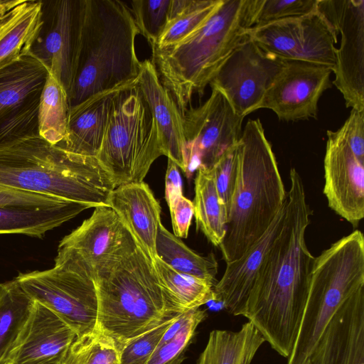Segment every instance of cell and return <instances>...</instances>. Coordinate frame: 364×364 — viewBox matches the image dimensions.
I'll return each mask as SVG.
<instances>
[{
	"mask_svg": "<svg viewBox=\"0 0 364 364\" xmlns=\"http://www.w3.org/2000/svg\"><path fill=\"white\" fill-rule=\"evenodd\" d=\"M284 227L259 271L242 316L272 349L287 358L293 348L306 302L315 257L306 243L312 215L303 180L290 170Z\"/></svg>",
	"mask_w": 364,
	"mask_h": 364,
	"instance_id": "1",
	"label": "cell"
},
{
	"mask_svg": "<svg viewBox=\"0 0 364 364\" xmlns=\"http://www.w3.org/2000/svg\"><path fill=\"white\" fill-rule=\"evenodd\" d=\"M257 0H223L211 16L188 37L173 45L151 47L153 64L181 114L193 95L208 85L254 26Z\"/></svg>",
	"mask_w": 364,
	"mask_h": 364,
	"instance_id": "2",
	"label": "cell"
},
{
	"mask_svg": "<svg viewBox=\"0 0 364 364\" xmlns=\"http://www.w3.org/2000/svg\"><path fill=\"white\" fill-rule=\"evenodd\" d=\"M0 184L97 206H107L115 188L95 157L68 151L39 134L0 144Z\"/></svg>",
	"mask_w": 364,
	"mask_h": 364,
	"instance_id": "3",
	"label": "cell"
},
{
	"mask_svg": "<svg viewBox=\"0 0 364 364\" xmlns=\"http://www.w3.org/2000/svg\"><path fill=\"white\" fill-rule=\"evenodd\" d=\"M238 169L225 238L226 263L240 259L264 234L286 202L278 164L259 119L247 122L238 141Z\"/></svg>",
	"mask_w": 364,
	"mask_h": 364,
	"instance_id": "4",
	"label": "cell"
},
{
	"mask_svg": "<svg viewBox=\"0 0 364 364\" xmlns=\"http://www.w3.org/2000/svg\"><path fill=\"white\" fill-rule=\"evenodd\" d=\"M97 297L95 328L123 345L177 314L168 304L153 265L135 241L92 276Z\"/></svg>",
	"mask_w": 364,
	"mask_h": 364,
	"instance_id": "5",
	"label": "cell"
},
{
	"mask_svg": "<svg viewBox=\"0 0 364 364\" xmlns=\"http://www.w3.org/2000/svg\"><path fill=\"white\" fill-rule=\"evenodd\" d=\"M139 33L126 2L86 0L70 107L137 80L141 67L135 50Z\"/></svg>",
	"mask_w": 364,
	"mask_h": 364,
	"instance_id": "6",
	"label": "cell"
},
{
	"mask_svg": "<svg viewBox=\"0 0 364 364\" xmlns=\"http://www.w3.org/2000/svg\"><path fill=\"white\" fill-rule=\"evenodd\" d=\"M364 287V236L355 230L315 257L308 296L287 364H306L329 322Z\"/></svg>",
	"mask_w": 364,
	"mask_h": 364,
	"instance_id": "7",
	"label": "cell"
},
{
	"mask_svg": "<svg viewBox=\"0 0 364 364\" xmlns=\"http://www.w3.org/2000/svg\"><path fill=\"white\" fill-rule=\"evenodd\" d=\"M164 151L159 129L137 80L116 93L107 127L96 155L115 188L141 182Z\"/></svg>",
	"mask_w": 364,
	"mask_h": 364,
	"instance_id": "8",
	"label": "cell"
},
{
	"mask_svg": "<svg viewBox=\"0 0 364 364\" xmlns=\"http://www.w3.org/2000/svg\"><path fill=\"white\" fill-rule=\"evenodd\" d=\"M31 298L58 314L77 336L95 328L97 297L90 276L55 259L53 267L15 277Z\"/></svg>",
	"mask_w": 364,
	"mask_h": 364,
	"instance_id": "9",
	"label": "cell"
},
{
	"mask_svg": "<svg viewBox=\"0 0 364 364\" xmlns=\"http://www.w3.org/2000/svg\"><path fill=\"white\" fill-rule=\"evenodd\" d=\"M265 52L285 60H299L333 68L338 35L316 9L302 16L281 19L248 31Z\"/></svg>",
	"mask_w": 364,
	"mask_h": 364,
	"instance_id": "10",
	"label": "cell"
},
{
	"mask_svg": "<svg viewBox=\"0 0 364 364\" xmlns=\"http://www.w3.org/2000/svg\"><path fill=\"white\" fill-rule=\"evenodd\" d=\"M42 1V26L31 53L58 80L69 97L76 73L86 0Z\"/></svg>",
	"mask_w": 364,
	"mask_h": 364,
	"instance_id": "11",
	"label": "cell"
},
{
	"mask_svg": "<svg viewBox=\"0 0 364 364\" xmlns=\"http://www.w3.org/2000/svg\"><path fill=\"white\" fill-rule=\"evenodd\" d=\"M316 10L341 35L333 84L347 107L364 111V0H317Z\"/></svg>",
	"mask_w": 364,
	"mask_h": 364,
	"instance_id": "12",
	"label": "cell"
},
{
	"mask_svg": "<svg viewBox=\"0 0 364 364\" xmlns=\"http://www.w3.org/2000/svg\"><path fill=\"white\" fill-rule=\"evenodd\" d=\"M211 90L203 104L191 106L182 115L188 177L200 166L212 167L226 150L238 143L242 132L244 118L235 112L220 91Z\"/></svg>",
	"mask_w": 364,
	"mask_h": 364,
	"instance_id": "13",
	"label": "cell"
},
{
	"mask_svg": "<svg viewBox=\"0 0 364 364\" xmlns=\"http://www.w3.org/2000/svg\"><path fill=\"white\" fill-rule=\"evenodd\" d=\"M284 63L285 60L264 51L248 35L209 85L220 91L235 112L245 118L259 109Z\"/></svg>",
	"mask_w": 364,
	"mask_h": 364,
	"instance_id": "14",
	"label": "cell"
},
{
	"mask_svg": "<svg viewBox=\"0 0 364 364\" xmlns=\"http://www.w3.org/2000/svg\"><path fill=\"white\" fill-rule=\"evenodd\" d=\"M134 242L117 214L108 206L99 205L61 240L55 258L92 277L97 267L124 253Z\"/></svg>",
	"mask_w": 364,
	"mask_h": 364,
	"instance_id": "15",
	"label": "cell"
},
{
	"mask_svg": "<svg viewBox=\"0 0 364 364\" xmlns=\"http://www.w3.org/2000/svg\"><path fill=\"white\" fill-rule=\"evenodd\" d=\"M333 68L299 60L285 63L269 89L259 109L272 110L281 120L316 119L318 100L331 85Z\"/></svg>",
	"mask_w": 364,
	"mask_h": 364,
	"instance_id": "16",
	"label": "cell"
},
{
	"mask_svg": "<svg viewBox=\"0 0 364 364\" xmlns=\"http://www.w3.org/2000/svg\"><path fill=\"white\" fill-rule=\"evenodd\" d=\"M326 134L323 193L329 208L357 227L364 217V161L353 153L340 129Z\"/></svg>",
	"mask_w": 364,
	"mask_h": 364,
	"instance_id": "17",
	"label": "cell"
},
{
	"mask_svg": "<svg viewBox=\"0 0 364 364\" xmlns=\"http://www.w3.org/2000/svg\"><path fill=\"white\" fill-rule=\"evenodd\" d=\"M76 337L75 331L58 314L34 301L0 364L59 363Z\"/></svg>",
	"mask_w": 364,
	"mask_h": 364,
	"instance_id": "18",
	"label": "cell"
},
{
	"mask_svg": "<svg viewBox=\"0 0 364 364\" xmlns=\"http://www.w3.org/2000/svg\"><path fill=\"white\" fill-rule=\"evenodd\" d=\"M306 364H364V287L332 318Z\"/></svg>",
	"mask_w": 364,
	"mask_h": 364,
	"instance_id": "19",
	"label": "cell"
},
{
	"mask_svg": "<svg viewBox=\"0 0 364 364\" xmlns=\"http://www.w3.org/2000/svg\"><path fill=\"white\" fill-rule=\"evenodd\" d=\"M286 203L264 234L240 259L226 263L221 279L213 287L215 299L234 316H242L257 275L266 263L286 220Z\"/></svg>",
	"mask_w": 364,
	"mask_h": 364,
	"instance_id": "20",
	"label": "cell"
},
{
	"mask_svg": "<svg viewBox=\"0 0 364 364\" xmlns=\"http://www.w3.org/2000/svg\"><path fill=\"white\" fill-rule=\"evenodd\" d=\"M48 74L47 67L31 53L0 68V125L38 109Z\"/></svg>",
	"mask_w": 364,
	"mask_h": 364,
	"instance_id": "21",
	"label": "cell"
},
{
	"mask_svg": "<svg viewBox=\"0 0 364 364\" xmlns=\"http://www.w3.org/2000/svg\"><path fill=\"white\" fill-rule=\"evenodd\" d=\"M107 204L153 263L161 209L149 186L144 181L119 186L109 193Z\"/></svg>",
	"mask_w": 364,
	"mask_h": 364,
	"instance_id": "22",
	"label": "cell"
},
{
	"mask_svg": "<svg viewBox=\"0 0 364 364\" xmlns=\"http://www.w3.org/2000/svg\"><path fill=\"white\" fill-rule=\"evenodd\" d=\"M137 83L159 129L164 156L186 173V142L182 116L172 96L160 82L150 60L141 62Z\"/></svg>",
	"mask_w": 364,
	"mask_h": 364,
	"instance_id": "23",
	"label": "cell"
},
{
	"mask_svg": "<svg viewBox=\"0 0 364 364\" xmlns=\"http://www.w3.org/2000/svg\"><path fill=\"white\" fill-rule=\"evenodd\" d=\"M121 87L96 94L70 107L67 137L58 146L72 153L95 157L107 127L114 97Z\"/></svg>",
	"mask_w": 364,
	"mask_h": 364,
	"instance_id": "24",
	"label": "cell"
},
{
	"mask_svg": "<svg viewBox=\"0 0 364 364\" xmlns=\"http://www.w3.org/2000/svg\"><path fill=\"white\" fill-rule=\"evenodd\" d=\"M95 207L75 201L49 207L0 206V234L42 237L85 210Z\"/></svg>",
	"mask_w": 364,
	"mask_h": 364,
	"instance_id": "25",
	"label": "cell"
},
{
	"mask_svg": "<svg viewBox=\"0 0 364 364\" xmlns=\"http://www.w3.org/2000/svg\"><path fill=\"white\" fill-rule=\"evenodd\" d=\"M42 1H21L0 19V68L31 53L42 26Z\"/></svg>",
	"mask_w": 364,
	"mask_h": 364,
	"instance_id": "26",
	"label": "cell"
},
{
	"mask_svg": "<svg viewBox=\"0 0 364 364\" xmlns=\"http://www.w3.org/2000/svg\"><path fill=\"white\" fill-rule=\"evenodd\" d=\"M264 342L250 321L237 331L213 330L196 364H250Z\"/></svg>",
	"mask_w": 364,
	"mask_h": 364,
	"instance_id": "27",
	"label": "cell"
},
{
	"mask_svg": "<svg viewBox=\"0 0 364 364\" xmlns=\"http://www.w3.org/2000/svg\"><path fill=\"white\" fill-rule=\"evenodd\" d=\"M193 203L197 230L219 247L226 234L228 215L217 192L212 167L197 168Z\"/></svg>",
	"mask_w": 364,
	"mask_h": 364,
	"instance_id": "28",
	"label": "cell"
},
{
	"mask_svg": "<svg viewBox=\"0 0 364 364\" xmlns=\"http://www.w3.org/2000/svg\"><path fill=\"white\" fill-rule=\"evenodd\" d=\"M153 265L164 294L175 312L198 309L215 299L214 284L178 272L157 257Z\"/></svg>",
	"mask_w": 364,
	"mask_h": 364,
	"instance_id": "29",
	"label": "cell"
},
{
	"mask_svg": "<svg viewBox=\"0 0 364 364\" xmlns=\"http://www.w3.org/2000/svg\"><path fill=\"white\" fill-rule=\"evenodd\" d=\"M156 257L176 271L205 280L215 286L218 262L213 253L201 256L161 223L156 239Z\"/></svg>",
	"mask_w": 364,
	"mask_h": 364,
	"instance_id": "30",
	"label": "cell"
},
{
	"mask_svg": "<svg viewBox=\"0 0 364 364\" xmlns=\"http://www.w3.org/2000/svg\"><path fill=\"white\" fill-rule=\"evenodd\" d=\"M69 109L67 92L48 70L38 107L39 136L53 145L63 143L68 134Z\"/></svg>",
	"mask_w": 364,
	"mask_h": 364,
	"instance_id": "31",
	"label": "cell"
},
{
	"mask_svg": "<svg viewBox=\"0 0 364 364\" xmlns=\"http://www.w3.org/2000/svg\"><path fill=\"white\" fill-rule=\"evenodd\" d=\"M33 301L15 278L0 284V362L26 320Z\"/></svg>",
	"mask_w": 364,
	"mask_h": 364,
	"instance_id": "32",
	"label": "cell"
},
{
	"mask_svg": "<svg viewBox=\"0 0 364 364\" xmlns=\"http://www.w3.org/2000/svg\"><path fill=\"white\" fill-rule=\"evenodd\" d=\"M121 347L95 328L77 336L58 364H120Z\"/></svg>",
	"mask_w": 364,
	"mask_h": 364,
	"instance_id": "33",
	"label": "cell"
},
{
	"mask_svg": "<svg viewBox=\"0 0 364 364\" xmlns=\"http://www.w3.org/2000/svg\"><path fill=\"white\" fill-rule=\"evenodd\" d=\"M222 1L223 0H195L188 10L166 23L156 42L151 47L161 48L186 38L211 16Z\"/></svg>",
	"mask_w": 364,
	"mask_h": 364,
	"instance_id": "34",
	"label": "cell"
},
{
	"mask_svg": "<svg viewBox=\"0 0 364 364\" xmlns=\"http://www.w3.org/2000/svg\"><path fill=\"white\" fill-rule=\"evenodd\" d=\"M206 317V311L198 309L189 311L182 328L169 341L159 343L147 364H181L196 328Z\"/></svg>",
	"mask_w": 364,
	"mask_h": 364,
	"instance_id": "35",
	"label": "cell"
},
{
	"mask_svg": "<svg viewBox=\"0 0 364 364\" xmlns=\"http://www.w3.org/2000/svg\"><path fill=\"white\" fill-rule=\"evenodd\" d=\"M129 3L139 33L150 46L154 45L166 25L171 0H133Z\"/></svg>",
	"mask_w": 364,
	"mask_h": 364,
	"instance_id": "36",
	"label": "cell"
},
{
	"mask_svg": "<svg viewBox=\"0 0 364 364\" xmlns=\"http://www.w3.org/2000/svg\"><path fill=\"white\" fill-rule=\"evenodd\" d=\"M179 314L167 318L154 328L123 345L120 364H147L165 332Z\"/></svg>",
	"mask_w": 364,
	"mask_h": 364,
	"instance_id": "37",
	"label": "cell"
},
{
	"mask_svg": "<svg viewBox=\"0 0 364 364\" xmlns=\"http://www.w3.org/2000/svg\"><path fill=\"white\" fill-rule=\"evenodd\" d=\"M316 4L317 0H257L254 26L309 14Z\"/></svg>",
	"mask_w": 364,
	"mask_h": 364,
	"instance_id": "38",
	"label": "cell"
},
{
	"mask_svg": "<svg viewBox=\"0 0 364 364\" xmlns=\"http://www.w3.org/2000/svg\"><path fill=\"white\" fill-rule=\"evenodd\" d=\"M238 143L226 150L212 166L219 198L228 219L235 193L238 169Z\"/></svg>",
	"mask_w": 364,
	"mask_h": 364,
	"instance_id": "39",
	"label": "cell"
},
{
	"mask_svg": "<svg viewBox=\"0 0 364 364\" xmlns=\"http://www.w3.org/2000/svg\"><path fill=\"white\" fill-rule=\"evenodd\" d=\"M68 201L71 200L0 184V206L49 207L64 204Z\"/></svg>",
	"mask_w": 364,
	"mask_h": 364,
	"instance_id": "40",
	"label": "cell"
},
{
	"mask_svg": "<svg viewBox=\"0 0 364 364\" xmlns=\"http://www.w3.org/2000/svg\"><path fill=\"white\" fill-rule=\"evenodd\" d=\"M166 200L170 210L173 235L178 238H186L194 215L193 201L183 196V193Z\"/></svg>",
	"mask_w": 364,
	"mask_h": 364,
	"instance_id": "41",
	"label": "cell"
},
{
	"mask_svg": "<svg viewBox=\"0 0 364 364\" xmlns=\"http://www.w3.org/2000/svg\"><path fill=\"white\" fill-rule=\"evenodd\" d=\"M340 129L353 153L364 161V111L352 109Z\"/></svg>",
	"mask_w": 364,
	"mask_h": 364,
	"instance_id": "42",
	"label": "cell"
},
{
	"mask_svg": "<svg viewBox=\"0 0 364 364\" xmlns=\"http://www.w3.org/2000/svg\"><path fill=\"white\" fill-rule=\"evenodd\" d=\"M165 198L166 200L182 191V181L178 166L168 159V165L165 176Z\"/></svg>",
	"mask_w": 364,
	"mask_h": 364,
	"instance_id": "43",
	"label": "cell"
},
{
	"mask_svg": "<svg viewBox=\"0 0 364 364\" xmlns=\"http://www.w3.org/2000/svg\"><path fill=\"white\" fill-rule=\"evenodd\" d=\"M21 0H0V19Z\"/></svg>",
	"mask_w": 364,
	"mask_h": 364,
	"instance_id": "44",
	"label": "cell"
},
{
	"mask_svg": "<svg viewBox=\"0 0 364 364\" xmlns=\"http://www.w3.org/2000/svg\"><path fill=\"white\" fill-rule=\"evenodd\" d=\"M45 364H58V363H45Z\"/></svg>",
	"mask_w": 364,
	"mask_h": 364,
	"instance_id": "45",
	"label": "cell"
}]
</instances>
